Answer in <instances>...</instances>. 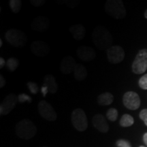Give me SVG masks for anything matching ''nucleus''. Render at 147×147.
Segmentation results:
<instances>
[{"label":"nucleus","instance_id":"obj_26","mask_svg":"<svg viewBox=\"0 0 147 147\" xmlns=\"http://www.w3.org/2000/svg\"><path fill=\"white\" fill-rule=\"evenodd\" d=\"M138 84L141 89L143 90H147V74L140 78Z\"/></svg>","mask_w":147,"mask_h":147},{"label":"nucleus","instance_id":"obj_12","mask_svg":"<svg viewBox=\"0 0 147 147\" xmlns=\"http://www.w3.org/2000/svg\"><path fill=\"white\" fill-rule=\"evenodd\" d=\"M76 55L80 60L85 62L91 61L96 57V53L94 49L87 46H82L78 48L76 51Z\"/></svg>","mask_w":147,"mask_h":147},{"label":"nucleus","instance_id":"obj_21","mask_svg":"<svg viewBox=\"0 0 147 147\" xmlns=\"http://www.w3.org/2000/svg\"><path fill=\"white\" fill-rule=\"evenodd\" d=\"M19 65V61L15 57L9 58L6 61V67L10 71H15Z\"/></svg>","mask_w":147,"mask_h":147},{"label":"nucleus","instance_id":"obj_15","mask_svg":"<svg viewBox=\"0 0 147 147\" xmlns=\"http://www.w3.org/2000/svg\"><path fill=\"white\" fill-rule=\"evenodd\" d=\"M50 22L45 16H41L35 18L32 22L31 26L34 31L38 32H43L49 27Z\"/></svg>","mask_w":147,"mask_h":147},{"label":"nucleus","instance_id":"obj_1","mask_svg":"<svg viewBox=\"0 0 147 147\" xmlns=\"http://www.w3.org/2000/svg\"><path fill=\"white\" fill-rule=\"evenodd\" d=\"M93 44L100 50L107 51L113 42V38L109 31L103 26H97L91 34Z\"/></svg>","mask_w":147,"mask_h":147},{"label":"nucleus","instance_id":"obj_31","mask_svg":"<svg viewBox=\"0 0 147 147\" xmlns=\"http://www.w3.org/2000/svg\"><path fill=\"white\" fill-rule=\"evenodd\" d=\"M5 84V79L2 75H0V88H3Z\"/></svg>","mask_w":147,"mask_h":147},{"label":"nucleus","instance_id":"obj_2","mask_svg":"<svg viewBox=\"0 0 147 147\" xmlns=\"http://www.w3.org/2000/svg\"><path fill=\"white\" fill-rule=\"evenodd\" d=\"M15 131L17 136L21 139L30 140L36 136L37 127L32 121L25 119L16 123Z\"/></svg>","mask_w":147,"mask_h":147},{"label":"nucleus","instance_id":"obj_17","mask_svg":"<svg viewBox=\"0 0 147 147\" xmlns=\"http://www.w3.org/2000/svg\"><path fill=\"white\" fill-rule=\"evenodd\" d=\"M44 85L47 87L50 94H55L58 90V85L55 78L51 74L46 75L44 79Z\"/></svg>","mask_w":147,"mask_h":147},{"label":"nucleus","instance_id":"obj_30","mask_svg":"<svg viewBox=\"0 0 147 147\" xmlns=\"http://www.w3.org/2000/svg\"><path fill=\"white\" fill-rule=\"evenodd\" d=\"M46 3L45 0H31L30 3L35 7H40L41 5H44Z\"/></svg>","mask_w":147,"mask_h":147},{"label":"nucleus","instance_id":"obj_34","mask_svg":"<svg viewBox=\"0 0 147 147\" xmlns=\"http://www.w3.org/2000/svg\"><path fill=\"white\" fill-rule=\"evenodd\" d=\"M2 45H3V41H2V40L0 39V47H2Z\"/></svg>","mask_w":147,"mask_h":147},{"label":"nucleus","instance_id":"obj_37","mask_svg":"<svg viewBox=\"0 0 147 147\" xmlns=\"http://www.w3.org/2000/svg\"><path fill=\"white\" fill-rule=\"evenodd\" d=\"M43 147H48V146H43Z\"/></svg>","mask_w":147,"mask_h":147},{"label":"nucleus","instance_id":"obj_23","mask_svg":"<svg viewBox=\"0 0 147 147\" xmlns=\"http://www.w3.org/2000/svg\"><path fill=\"white\" fill-rule=\"evenodd\" d=\"M118 110L115 108H110L106 113V117L109 121H112V122H115L118 118Z\"/></svg>","mask_w":147,"mask_h":147},{"label":"nucleus","instance_id":"obj_18","mask_svg":"<svg viewBox=\"0 0 147 147\" xmlns=\"http://www.w3.org/2000/svg\"><path fill=\"white\" fill-rule=\"evenodd\" d=\"M114 101V96L109 92H104L98 95L97 102L100 106H109Z\"/></svg>","mask_w":147,"mask_h":147},{"label":"nucleus","instance_id":"obj_20","mask_svg":"<svg viewBox=\"0 0 147 147\" xmlns=\"http://www.w3.org/2000/svg\"><path fill=\"white\" fill-rule=\"evenodd\" d=\"M119 123L123 127H128L134 123V119L131 115H128V114H125L121 117Z\"/></svg>","mask_w":147,"mask_h":147},{"label":"nucleus","instance_id":"obj_28","mask_svg":"<svg viewBox=\"0 0 147 147\" xmlns=\"http://www.w3.org/2000/svg\"><path fill=\"white\" fill-rule=\"evenodd\" d=\"M62 3L67 5V7L71 8H74L75 7H76L78 5L79 2L78 1H73V0H68V1H62Z\"/></svg>","mask_w":147,"mask_h":147},{"label":"nucleus","instance_id":"obj_29","mask_svg":"<svg viewBox=\"0 0 147 147\" xmlns=\"http://www.w3.org/2000/svg\"><path fill=\"white\" fill-rule=\"evenodd\" d=\"M140 118L144 121V124L147 126V109H143L140 113Z\"/></svg>","mask_w":147,"mask_h":147},{"label":"nucleus","instance_id":"obj_32","mask_svg":"<svg viewBox=\"0 0 147 147\" xmlns=\"http://www.w3.org/2000/svg\"><path fill=\"white\" fill-rule=\"evenodd\" d=\"M6 65V62L5 61V59L3 57L0 58V68H3L4 65Z\"/></svg>","mask_w":147,"mask_h":147},{"label":"nucleus","instance_id":"obj_7","mask_svg":"<svg viewBox=\"0 0 147 147\" xmlns=\"http://www.w3.org/2000/svg\"><path fill=\"white\" fill-rule=\"evenodd\" d=\"M38 112L43 119L49 121H54L57 118V113L47 101L41 100L38 104Z\"/></svg>","mask_w":147,"mask_h":147},{"label":"nucleus","instance_id":"obj_24","mask_svg":"<svg viewBox=\"0 0 147 147\" xmlns=\"http://www.w3.org/2000/svg\"><path fill=\"white\" fill-rule=\"evenodd\" d=\"M27 87H28L29 91H30L32 94L34 95L37 94L40 91L39 86L38 85V84L34 82L30 81L27 82Z\"/></svg>","mask_w":147,"mask_h":147},{"label":"nucleus","instance_id":"obj_8","mask_svg":"<svg viewBox=\"0 0 147 147\" xmlns=\"http://www.w3.org/2000/svg\"><path fill=\"white\" fill-rule=\"evenodd\" d=\"M108 60L112 64H117L123 61L125 58V51L122 47L119 45L110 47L106 51Z\"/></svg>","mask_w":147,"mask_h":147},{"label":"nucleus","instance_id":"obj_5","mask_svg":"<svg viewBox=\"0 0 147 147\" xmlns=\"http://www.w3.org/2000/svg\"><path fill=\"white\" fill-rule=\"evenodd\" d=\"M71 123L79 131H84L88 127V120L86 114L82 108H76L71 115Z\"/></svg>","mask_w":147,"mask_h":147},{"label":"nucleus","instance_id":"obj_16","mask_svg":"<svg viewBox=\"0 0 147 147\" xmlns=\"http://www.w3.org/2000/svg\"><path fill=\"white\" fill-rule=\"evenodd\" d=\"M69 31L73 38L78 41L82 40L86 35L85 28L81 24H75L71 25L69 28Z\"/></svg>","mask_w":147,"mask_h":147},{"label":"nucleus","instance_id":"obj_35","mask_svg":"<svg viewBox=\"0 0 147 147\" xmlns=\"http://www.w3.org/2000/svg\"><path fill=\"white\" fill-rule=\"evenodd\" d=\"M144 16H145V18H146L147 19V10L145 11V13H144Z\"/></svg>","mask_w":147,"mask_h":147},{"label":"nucleus","instance_id":"obj_3","mask_svg":"<svg viewBox=\"0 0 147 147\" xmlns=\"http://www.w3.org/2000/svg\"><path fill=\"white\" fill-rule=\"evenodd\" d=\"M104 10L106 14L116 19H122L126 15L123 2L121 0H108L104 5Z\"/></svg>","mask_w":147,"mask_h":147},{"label":"nucleus","instance_id":"obj_6","mask_svg":"<svg viewBox=\"0 0 147 147\" xmlns=\"http://www.w3.org/2000/svg\"><path fill=\"white\" fill-rule=\"evenodd\" d=\"M132 71L136 74L144 73L147 69V49H142L138 53L133 63Z\"/></svg>","mask_w":147,"mask_h":147},{"label":"nucleus","instance_id":"obj_36","mask_svg":"<svg viewBox=\"0 0 147 147\" xmlns=\"http://www.w3.org/2000/svg\"><path fill=\"white\" fill-rule=\"evenodd\" d=\"M140 147H145V146H140Z\"/></svg>","mask_w":147,"mask_h":147},{"label":"nucleus","instance_id":"obj_27","mask_svg":"<svg viewBox=\"0 0 147 147\" xmlns=\"http://www.w3.org/2000/svg\"><path fill=\"white\" fill-rule=\"evenodd\" d=\"M116 145L118 147H131L130 143L128 141L123 139H121L117 140V142H116Z\"/></svg>","mask_w":147,"mask_h":147},{"label":"nucleus","instance_id":"obj_11","mask_svg":"<svg viewBox=\"0 0 147 147\" xmlns=\"http://www.w3.org/2000/svg\"><path fill=\"white\" fill-rule=\"evenodd\" d=\"M31 50L33 54L36 56L43 57L47 56L50 52V47L46 42L36 40L31 44Z\"/></svg>","mask_w":147,"mask_h":147},{"label":"nucleus","instance_id":"obj_19","mask_svg":"<svg viewBox=\"0 0 147 147\" xmlns=\"http://www.w3.org/2000/svg\"><path fill=\"white\" fill-rule=\"evenodd\" d=\"M87 74V68L82 64H77L75 67L74 71V78L77 81H82V80H85Z\"/></svg>","mask_w":147,"mask_h":147},{"label":"nucleus","instance_id":"obj_25","mask_svg":"<svg viewBox=\"0 0 147 147\" xmlns=\"http://www.w3.org/2000/svg\"><path fill=\"white\" fill-rule=\"evenodd\" d=\"M18 100L19 103H24L25 102L31 103L32 102V98L28 95L21 93V94L18 95Z\"/></svg>","mask_w":147,"mask_h":147},{"label":"nucleus","instance_id":"obj_22","mask_svg":"<svg viewBox=\"0 0 147 147\" xmlns=\"http://www.w3.org/2000/svg\"><path fill=\"white\" fill-rule=\"evenodd\" d=\"M9 5L14 13L17 14L20 12L21 9L22 1L21 0H10L9 1Z\"/></svg>","mask_w":147,"mask_h":147},{"label":"nucleus","instance_id":"obj_33","mask_svg":"<svg viewBox=\"0 0 147 147\" xmlns=\"http://www.w3.org/2000/svg\"><path fill=\"white\" fill-rule=\"evenodd\" d=\"M143 141H144V144L147 146V132L145 133L144 134V136H143Z\"/></svg>","mask_w":147,"mask_h":147},{"label":"nucleus","instance_id":"obj_4","mask_svg":"<svg viewBox=\"0 0 147 147\" xmlns=\"http://www.w3.org/2000/svg\"><path fill=\"white\" fill-rule=\"evenodd\" d=\"M6 41L14 47L21 48L26 45L27 37L21 30L16 29H10L5 34Z\"/></svg>","mask_w":147,"mask_h":147},{"label":"nucleus","instance_id":"obj_14","mask_svg":"<svg viewBox=\"0 0 147 147\" xmlns=\"http://www.w3.org/2000/svg\"><path fill=\"white\" fill-rule=\"evenodd\" d=\"M92 123L101 133L105 134L109 131V125L105 117L101 114H97L92 118Z\"/></svg>","mask_w":147,"mask_h":147},{"label":"nucleus","instance_id":"obj_9","mask_svg":"<svg viewBox=\"0 0 147 147\" xmlns=\"http://www.w3.org/2000/svg\"><path fill=\"white\" fill-rule=\"evenodd\" d=\"M124 106L131 110H137L140 106V98L137 93L134 91H127L123 97Z\"/></svg>","mask_w":147,"mask_h":147},{"label":"nucleus","instance_id":"obj_13","mask_svg":"<svg viewBox=\"0 0 147 147\" xmlns=\"http://www.w3.org/2000/svg\"><path fill=\"white\" fill-rule=\"evenodd\" d=\"M77 65L76 60L71 56H66L62 59L60 64L61 71L63 74H70L74 71L75 67Z\"/></svg>","mask_w":147,"mask_h":147},{"label":"nucleus","instance_id":"obj_10","mask_svg":"<svg viewBox=\"0 0 147 147\" xmlns=\"http://www.w3.org/2000/svg\"><path fill=\"white\" fill-rule=\"evenodd\" d=\"M18 102V96L16 95L10 93L7 95L0 105V115H8L15 108Z\"/></svg>","mask_w":147,"mask_h":147}]
</instances>
